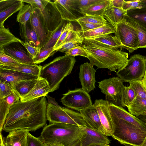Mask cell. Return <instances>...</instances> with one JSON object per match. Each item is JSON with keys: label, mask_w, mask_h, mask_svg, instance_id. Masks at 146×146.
Returning a JSON list of instances; mask_svg holds the SVG:
<instances>
[{"label": "cell", "mask_w": 146, "mask_h": 146, "mask_svg": "<svg viewBox=\"0 0 146 146\" xmlns=\"http://www.w3.org/2000/svg\"><path fill=\"white\" fill-rule=\"evenodd\" d=\"M47 102L46 96L25 102L20 100L11 106L2 131L9 132L26 129L34 131L46 125Z\"/></svg>", "instance_id": "cell-1"}, {"label": "cell", "mask_w": 146, "mask_h": 146, "mask_svg": "<svg viewBox=\"0 0 146 146\" xmlns=\"http://www.w3.org/2000/svg\"><path fill=\"white\" fill-rule=\"evenodd\" d=\"M89 54L90 63L98 68H106L117 72L127 65L128 54L90 38H84L80 45Z\"/></svg>", "instance_id": "cell-2"}, {"label": "cell", "mask_w": 146, "mask_h": 146, "mask_svg": "<svg viewBox=\"0 0 146 146\" xmlns=\"http://www.w3.org/2000/svg\"><path fill=\"white\" fill-rule=\"evenodd\" d=\"M84 134L81 127L61 123H54L43 127L39 137L44 143L69 146L81 140Z\"/></svg>", "instance_id": "cell-3"}, {"label": "cell", "mask_w": 146, "mask_h": 146, "mask_svg": "<svg viewBox=\"0 0 146 146\" xmlns=\"http://www.w3.org/2000/svg\"><path fill=\"white\" fill-rule=\"evenodd\" d=\"M76 62L75 57L64 55L56 57L42 66L39 77L46 80L50 92L57 90L63 79L71 72Z\"/></svg>", "instance_id": "cell-4"}, {"label": "cell", "mask_w": 146, "mask_h": 146, "mask_svg": "<svg viewBox=\"0 0 146 146\" xmlns=\"http://www.w3.org/2000/svg\"><path fill=\"white\" fill-rule=\"evenodd\" d=\"M46 116L47 120L50 123H61L87 126L82 115L80 113L59 106L55 100L49 96L47 97Z\"/></svg>", "instance_id": "cell-5"}, {"label": "cell", "mask_w": 146, "mask_h": 146, "mask_svg": "<svg viewBox=\"0 0 146 146\" xmlns=\"http://www.w3.org/2000/svg\"><path fill=\"white\" fill-rule=\"evenodd\" d=\"M111 117L115 129L111 136L122 144L141 146L145 138L146 132L123 120Z\"/></svg>", "instance_id": "cell-6"}, {"label": "cell", "mask_w": 146, "mask_h": 146, "mask_svg": "<svg viewBox=\"0 0 146 146\" xmlns=\"http://www.w3.org/2000/svg\"><path fill=\"white\" fill-rule=\"evenodd\" d=\"M146 70V56L137 54L128 59L123 69L117 71L116 75L123 82L141 80Z\"/></svg>", "instance_id": "cell-7"}, {"label": "cell", "mask_w": 146, "mask_h": 146, "mask_svg": "<svg viewBox=\"0 0 146 146\" xmlns=\"http://www.w3.org/2000/svg\"><path fill=\"white\" fill-rule=\"evenodd\" d=\"M114 33L121 45V49H127L130 54L139 48V40L137 31L125 19L117 25Z\"/></svg>", "instance_id": "cell-8"}, {"label": "cell", "mask_w": 146, "mask_h": 146, "mask_svg": "<svg viewBox=\"0 0 146 146\" xmlns=\"http://www.w3.org/2000/svg\"><path fill=\"white\" fill-rule=\"evenodd\" d=\"M123 81L118 77L106 79L99 82L98 87L105 95L106 100L110 104L122 106L121 91Z\"/></svg>", "instance_id": "cell-9"}, {"label": "cell", "mask_w": 146, "mask_h": 146, "mask_svg": "<svg viewBox=\"0 0 146 146\" xmlns=\"http://www.w3.org/2000/svg\"><path fill=\"white\" fill-rule=\"evenodd\" d=\"M60 101L65 106L79 111L93 105L90 95L82 88L69 90L63 94Z\"/></svg>", "instance_id": "cell-10"}, {"label": "cell", "mask_w": 146, "mask_h": 146, "mask_svg": "<svg viewBox=\"0 0 146 146\" xmlns=\"http://www.w3.org/2000/svg\"><path fill=\"white\" fill-rule=\"evenodd\" d=\"M110 103L102 99L96 100L93 104L96 108L102 126V133L107 136H111L115 126L110 113Z\"/></svg>", "instance_id": "cell-11"}, {"label": "cell", "mask_w": 146, "mask_h": 146, "mask_svg": "<svg viewBox=\"0 0 146 146\" xmlns=\"http://www.w3.org/2000/svg\"><path fill=\"white\" fill-rule=\"evenodd\" d=\"M29 21L31 26L37 34L41 49L48 41L52 33L49 32L46 27L41 11L39 8H34Z\"/></svg>", "instance_id": "cell-12"}, {"label": "cell", "mask_w": 146, "mask_h": 146, "mask_svg": "<svg viewBox=\"0 0 146 146\" xmlns=\"http://www.w3.org/2000/svg\"><path fill=\"white\" fill-rule=\"evenodd\" d=\"M44 25L52 33L59 26L62 19L54 2L50 0L45 7L41 10Z\"/></svg>", "instance_id": "cell-13"}, {"label": "cell", "mask_w": 146, "mask_h": 146, "mask_svg": "<svg viewBox=\"0 0 146 146\" xmlns=\"http://www.w3.org/2000/svg\"><path fill=\"white\" fill-rule=\"evenodd\" d=\"M54 2L62 20L77 22L82 17L80 11L76 6L74 0H55ZM82 15V14H81Z\"/></svg>", "instance_id": "cell-14"}, {"label": "cell", "mask_w": 146, "mask_h": 146, "mask_svg": "<svg viewBox=\"0 0 146 146\" xmlns=\"http://www.w3.org/2000/svg\"><path fill=\"white\" fill-rule=\"evenodd\" d=\"M90 63L86 62L80 66L79 77L82 88L89 93L95 88L96 70Z\"/></svg>", "instance_id": "cell-15"}, {"label": "cell", "mask_w": 146, "mask_h": 146, "mask_svg": "<svg viewBox=\"0 0 146 146\" xmlns=\"http://www.w3.org/2000/svg\"><path fill=\"white\" fill-rule=\"evenodd\" d=\"M109 107L112 116L123 120L146 132V124L128 112L123 107L115 106L111 103L110 104Z\"/></svg>", "instance_id": "cell-16"}, {"label": "cell", "mask_w": 146, "mask_h": 146, "mask_svg": "<svg viewBox=\"0 0 146 146\" xmlns=\"http://www.w3.org/2000/svg\"><path fill=\"white\" fill-rule=\"evenodd\" d=\"M81 127L84 132L81 139L82 146L94 144L109 145L110 140L108 136L98 130L92 129L87 126Z\"/></svg>", "instance_id": "cell-17"}, {"label": "cell", "mask_w": 146, "mask_h": 146, "mask_svg": "<svg viewBox=\"0 0 146 146\" xmlns=\"http://www.w3.org/2000/svg\"><path fill=\"white\" fill-rule=\"evenodd\" d=\"M39 77L16 71L0 68V80L9 83L14 87L20 82L37 79Z\"/></svg>", "instance_id": "cell-18"}, {"label": "cell", "mask_w": 146, "mask_h": 146, "mask_svg": "<svg viewBox=\"0 0 146 146\" xmlns=\"http://www.w3.org/2000/svg\"><path fill=\"white\" fill-rule=\"evenodd\" d=\"M21 43L14 42L3 47L5 53L22 64H33V60L26 52Z\"/></svg>", "instance_id": "cell-19"}, {"label": "cell", "mask_w": 146, "mask_h": 146, "mask_svg": "<svg viewBox=\"0 0 146 146\" xmlns=\"http://www.w3.org/2000/svg\"><path fill=\"white\" fill-rule=\"evenodd\" d=\"M50 92V88L47 82L39 77L32 90L27 94L21 97L20 100L25 102L46 96Z\"/></svg>", "instance_id": "cell-20"}, {"label": "cell", "mask_w": 146, "mask_h": 146, "mask_svg": "<svg viewBox=\"0 0 146 146\" xmlns=\"http://www.w3.org/2000/svg\"><path fill=\"white\" fill-rule=\"evenodd\" d=\"M82 115L86 126L102 133V126L97 110L93 104L87 108L79 111Z\"/></svg>", "instance_id": "cell-21"}, {"label": "cell", "mask_w": 146, "mask_h": 146, "mask_svg": "<svg viewBox=\"0 0 146 146\" xmlns=\"http://www.w3.org/2000/svg\"><path fill=\"white\" fill-rule=\"evenodd\" d=\"M28 131L27 130L21 129L9 132L5 137H4L5 146H27Z\"/></svg>", "instance_id": "cell-22"}, {"label": "cell", "mask_w": 146, "mask_h": 146, "mask_svg": "<svg viewBox=\"0 0 146 146\" xmlns=\"http://www.w3.org/2000/svg\"><path fill=\"white\" fill-rule=\"evenodd\" d=\"M19 25L21 38L31 45L41 48L37 34L31 26L29 20L25 25L20 23Z\"/></svg>", "instance_id": "cell-23"}, {"label": "cell", "mask_w": 146, "mask_h": 146, "mask_svg": "<svg viewBox=\"0 0 146 146\" xmlns=\"http://www.w3.org/2000/svg\"><path fill=\"white\" fill-rule=\"evenodd\" d=\"M127 11L111 6L105 11L104 17L115 29L117 25L125 19Z\"/></svg>", "instance_id": "cell-24"}, {"label": "cell", "mask_w": 146, "mask_h": 146, "mask_svg": "<svg viewBox=\"0 0 146 146\" xmlns=\"http://www.w3.org/2000/svg\"><path fill=\"white\" fill-rule=\"evenodd\" d=\"M110 0H103L101 2L80 9V13L83 16L94 15L103 17L105 11L111 5Z\"/></svg>", "instance_id": "cell-25"}, {"label": "cell", "mask_w": 146, "mask_h": 146, "mask_svg": "<svg viewBox=\"0 0 146 146\" xmlns=\"http://www.w3.org/2000/svg\"><path fill=\"white\" fill-rule=\"evenodd\" d=\"M42 66L36 64H21L11 66H0V68L16 71L39 76Z\"/></svg>", "instance_id": "cell-26"}, {"label": "cell", "mask_w": 146, "mask_h": 146, "mask_svg": "<svg viewBox=\"0 0 146 146\" xmlns=\"http://www.w3.org/2000/svg\"><path fill=\"white\" fill-rule=\"evenodd\" d=\"M125 19L137 31L139 40V48H146V27L140 22L127 14Z\"/></svg>", "instance_id": "cell-27"}, {"label": "cell", "mask_w": 146, "mask_h": 146, "mask_svg": "<svg viewBox=\"0 0 146 146\" xmlns=\"http://www.w3.org/2000/svg\"><path fill=\"white\" fill-rule=\"evenodd\" d=\"M115 31L116 29L110 23H107L106 25L91 30L81 31V36L83 38H90L102 35L111 34Z\"/></svg>", "instance_id": "cell-28"}, {"label": "cell", "mask_w": 146, "mask_h": 146, "mask_svg": "<svg viewBox=\"0 0 146 146\" xmlns=\"http://www.w3.org/2000/svg\"><path fill=\"white\" fill-rule=\"evenodd\" d=\"M23 42V41L15 36L9 28H5L4 24L0 25V47H3L14 42L22 44Z\"/></svg>", "instance_id": "cell-29"}, {"label": "cell", "mask_w": 146, "mask_h": 146, "mask_svg": "<svg viewBox=\"0 0 146 146\" xmlns=\"http://www.w3.org/2000/svg\"><path fill=\"white\" fill-rule=\"evenodd\" d=\"M127 108L129 112L136 117L146 116V99L136 97Z\"/></svg>", "instance_id": "cell-30"}, {"label": "cell", "mask_w": 146, "mask_h": 146, "mask_svg": "<svg viewBox=\"0 0 146 146\" xmlns=\"http://www.w3.org/2000/svg\"><path fill=\"white\" fill-rule=\"evenodd\" d=\"M116 49L121 48V45L115 36L111 34L100 35L90 38Z\"/></svg>", "instance_id": "cell-31"}, {"label": "cell", "mask_w": 146, "mask_h": 146, "mask_svg": "<svg viewBox=\"0 0 146 146\" xmlns=\"http://www.w3.org/2000/svg\"><path fill=\"white\" fill-rule=\"evenodd\" d=\"M66 21L62 20L59 26L52 32L49 38L44 47L41 49L53 47L59 39L67 23Z\"/></svg>", "instance_id": "cell-32"}, {"label": "cell", "mask_w": 146, "mask_h": 146, "mask_svg": "<svg viewBox=\"0 0 146 146\" xmlns=\"http://www.w3.org/2000/svg\"><path fill=\"white\" fill-rule=\"evenodd\" d=\"M136 96L132 88L129 86H123L121 91V102L122 107L127 108L133 102Z\"/></svg>", "instance_id": "cell-33"}, {"label": "cell", "mask_w": 146, "mask_h": 146, "mask_svg": "<svg viewBox=\"0 0 146 146\" xmlns=\"http://www.w3.org/2000/svg\"><path fill=\"white\" fill-rule=\"evenodd\" d=\"M24 5V2L19 0L13 4L0 12V25L4 24L5 21L14 13L19 11Z\"/></svg>", "instance_id": "cell-34"}, {"label": "cell", "mask_w": 146, "mask_h": 146, "mask_svg": "<svg viewBox=\"0 0 146 146\" xmlns=\"http://www.w3.org/2000/svg\"><path fill=\"white\" fill-rule=\"evenodd\" d=\"M34 8L29 4L24 5L19 11L17 15V21L19 23L25 25L30 20Z\"/></svg>", "instance_id": "cell-35"}, {"label": "cell", "mask_w": 146, "mask_h": 146, "mask_svg": "<svg viewBox=\"0 0 146 146\" xmlns=\"http://www.w3.org/2000/svg\"><path fill=\"white\" fill-rule=\"evenodd\" d=\"M38 79L23 81L15 86L14 88L19 94L21 97L27 94L32 90Z\"/></svg>", "instance_id": "cell-36"}, {"label": "cell", "mask_w": 146, "mask_h": 146, "mask_svg": "<svg viewBox=\"0 0 146 146\" xmlns=\"http://www.w3.org/2000/svg\"><path fill=\"white\" fill-rule=\"evenodd\" d=\"M127 15L140 22L146 27V7L128 11Z\"/></svg>", "instance_id": "cell-37"}, {"label": "cell", "mask_w": 146, "mask_h": 146, "mask_svg": "<svg viewBox=\"0 0 146 146\" xmlns=\"http://www.w3.org/2000/svg\"><path fill=\"white\" fill-rule=\"evenodd\" d=\"M73 29V26L71 23H67L59 39L54 46V51H57L61 48L64 44V42L69 33Z\"/></svg>", "instance_id": "cell-38"}, {"label": "cell", "mask_w": 146, "mask_h": 146, "mask_svg": "<svg viewBox=\"0 0 146 146\" xmlns=\"http://www.w3.org/2000/svg\"><path fill=\"white\" fill-rule=\"evenodd\" d=\"M129 86L133 90L136 97L146 99V90L141 80L129 82Z\"/></svg>", "instance_id": "cell-39"}, {"label": "cell", "mask_w": 146, "mask_h": 146, "mask_svg": "<svg viewBox=\"0 0 146 146\" xmlns=\"http://www.w3.org/2000/svg\"><path fill=\"white\" fill-rule=\"evenodd\" d=\"M77 21L103 25H106L108 23L107 21L103 17L94 15H85L78 18L77 19Z\"/></svg>", "instance_id": "cell-40"}, {"label": "cell", "mask_w": 146, "mask_h": 146, "mask_svg": "<svg viewBox=\"0 0 146 146\" xmlns=\"http://www.w3.org/2000/svg\"><path fill=\"white\" fill-rule=\"evenodd\" d=\"M12 106L4 99L0 100V131L3 128L6 117Z\"/></svg>", "instance_id": "cell-41"}, {"label": "cell", "mask_w": 146, "mask_h": 146, "mask_svg": "<svg viewBox=\"0 0 146 146\" xmlns=\"http://www.w3.org/2000/svg\"><path fill=\"white\" fill-rule=\"evenodd\" d=\"M22 64L6 54L3 47H0V66H11Z\"/></svg>", "instance_id": "cell-42"}, {"label": "cell", "mask_w": 146, "mask_h": 146, "mask_svg": "<svg viewBox=\"0 0 146 146\" xmlns=\"http://www.w3.org/2000/svg\"><path fill=\"white\" fill-rule=\"evenodd\" d=\"M54 47L44 49H41L40 52L33 60L34 64H38L44 61L52 55L56 51L53 50Z\"/></svg>", "instance_id": "cell-43"}, {"label": "cell", "mask_w": 146, "mask_h": 146, "mask_svg": "<svg viewBox=\"0 0 146 146\" xmlns=\"http://www.w3.org/2000/svg\"><path fill=\"white\" fill-rule=\"evenodd\" d=\"M16 91L10 84L0 80V100L5 98Z\"/></svg>", "instance_id": "cell-44"}, {"label": "cell", "mask_w": 146, "mask_h": 146, "mask_svg": "<svg viewBox=\"0 0 146 146\" xmlns=\"http://www.w3.org/2000/svg\"><path fill=\"white\" fill-rule=\"evenodd\" d=\"M146 7L142 0H124L122 9L126 11Z\"/></svg>", "instance_id": "cell-45"}, {"label": "cell", "mask_w": 146, "mask_h": 146, "mask_svg": "<svg viewBox=\"0 0 146 146\" xmlns=\"http://www.w3.org/2000/svg\"><path fill=\"white\" fill-rule=\"evenodd\" d=\"M81 35V31H80L78 30L75 31L73 29L69 33L64 42V44L68 42L73 41L78 43L80 45L84 39L82 38Z\"/></svg>", "instance_id": "cell-46"}, {"label": "cell", "mask_w": 146, "mask_h": 146, "mask_svg": "<svg viewBox=\"0 0 146 146\" xmlns=\"http://www.w3.org/2000/svg\"><path fill=\"white\" fill-rule=\"evenodd\" d=\"M65 55L75 57L80 56L88 58L89 54L85 49L81 46L72 48L65 52Z\"/></svg>", "instance_id": "cell-47"}, {"label": "cell", "mask_w": 146, "mask_h": 146, "mask_svg": "<svg viewBox=\"0 0 146 146\" xmlns=\"http://www.w3.org/2000/svg\"><path fill=\"white\" fill-rule=\"evenodd\" d=\"M22 44L27 50L29 56L33 60L40 52L41 48L30 45L28 42L23 41Z\"/></svg>", "instance_id": "cell-48"}, {"label": "cell", "mask_w": 146, "mask_h": 146, "mask_svg": "<svg viewBox=\"0 0 146 146\" xmlns=\"http://www.w3.org/2000/svg\"><path fill=\"white\" fill-rule=\"evenodd\" d=\"M23 2L27 3L34 8H38L42 10L44 8L50 0H21Z\"/></svg>", "instance_id": "cell-49"}, {"label": "cell", "mask_w": 146, "mask_h": 146, "mask_svg": "<svg viewBox=\"0 0 146 146\" xmlns=\"http://www.w3.org/2000/svg\"><path fill=\"white\" fill-rule=\"evenodd\" d=\"M27 146H44L40 138L34 136L28 131L27 135Z\"/></svg>", "instance_id": "cell-50"}, {"label": "cell", "mask_w": 146, "mask_h": 146, "mask_svg": "<svg viewBox=\"0 0 146 146\" xmlns=\"http://www.w3.org/2000/svg\"><path fill=\"white\" fill-rule=\"evenodd\" d=\"M103 0H74L76 7L80 9L102 1Z\"/></svg>", "instance_id": "cell-51"}, {"label": "cell", "mask_w": 146, "mask_h": 146, "mask_svg": "<svg viewBox=\"0 0 146 146\" xmlns=\"http://www.w3.org/2000/svg\"><path fill=\"white\" fill-rule=\"evenodd\" d=\"M77 22L81 27L82 32L88 31L104 25L102 24H93L80 21H77Z\"/></svg>", "instance_id": "cell-52"}, {"label": "cell", "mask_w": 146, "mask_h": 146, "mask_svg": "<svg viewBox=\"0 0 146 146\" xmlns=\"http://www.w3.org/2000/svg\"><path fill=\"white\" fill-rule=\"evenodd\" d=\"M79 46H80V44L76 42H69L64 44L58 51L65 52L72 48Z\"/></svg>", "instance_id": "cell-53"}, {"label": "cell", "mask_w": 146, "mask_h": 146, "mask_svg": "<svg viewBox=\"0 0 146 146\" xmlns=\"http://www.w3.org/2000/svg\"><path fill=\"white\" fill-rule=\"evenodd\" d=\"M19 0H0V12L13 4L17 2Z\"/></svg>", "instance_id": "cell-54"}, {"label": "cell", "mask_w": 146, "mask_h": 146, "mask_svg": "<svg viewBox=\"0 0 146 146\" xmlns=\"http://www.w3.org/2000/svg\"><path fill=\"white\" fill-rule=\"evenodd\" d=\"M112 5L115 7L122 9L124 0H110Z\"/></svg>", "instance_id": "cell-55"}, {"label": "cell", "mask_w": 146, "mask_h": 146, "mask_svg": "<svg viewBox=\"0 0 146 146\" xmlns=\"http://www.w3.org/2000/svg\"><path fill=\"white\" fill-rule=\"evenodd\" d=\"M141 81L144 88L146 90V70L144 76Z\"/></svg>", "instance_id": "cell-56"}, {"label": "cell", "mask_w": 146, "mask_h": 146, "mask_svg": "<svg viewBox=\"0 0 146 146\" xmlns=\"http://www.w3.org/2000/svg\"><path fill=\"white\" fill-rule=\"evenodd\" d=\"M0 146H5L4 141V137L2 134L1 132H0Z\"/></svg>", "instance_id": "cell-57"}, {"label": "cell", "mask_w": 146, "mask_h": 146, "mask_svg": "<svg viewBox=\"0 0 146 146\" xmlns=\"http://www.w3.org/2000/svg\"><path fill=\"white\" fill-rule=\"evenodd\" d=\"M137 117L146 123V116H139Z\"/></svg>", "instance_id": "cell-58"}, {"label": "cell", "mask_w": 146, "mask_h": 146, "mask_svg": "<svg viewBox=\"0 0 146 146\" xmlns=\"http://www.w3.org/2000/svg\"><path fill=\"white\" fill-rule=\"evenodd\" d=\"M69 146H82L81 140Z\"/></svg>", "instance_id": "cell-59"}, {"label": "cell", "mask_w": 146, "mask_h": 146, "mask_svg": "<svg viewBox=\"0 0 146 146\" xmlns=\"http://www.w3.org/2000/svg\"><path fill=\"white\" fill-rule=\"evenodd\" d=\"M44 144V146H63L62 145L58 144H52L47 143H45Z\"/></svg>", "instance_id": "cell-60"}, {"label": "cell", "mask_w": 146, "mask_h": 146, "mask_svg": "<svg viewBox=\"0 0 146 146\" xmlns=\"http://www.w3.org/2000/svg\"><path fill=\"white\" fill-rule=\"evenodd\" d=\"M88 146H110V145H102V144H94L89 145Z\"/></svg>", "instance_id": "cell-61"}, {"label": "cell", "mask_w": 146, "mask_h": 146, "mask_svg": "<svg viewBox=\"0 0 146 146\" xmlns=\"http://www.w3.org/2000/svg\"><path fill=\"white\" fill-rule=\"evenodd\" d=\"M141 146H146V136Z\"/></svg>", "instance_id": "cell-62"}, {"label": "cell", "mask_w": 146, "mask_h": 146, "mask_svg": "<svg viewBox=\"0 0 146 146\" xmlns=\"http://www.w3.org/2000/svg\"><path fill=\"white\" fill-rule=\"evenodd\" d=\"M142 2L143 4L146 6V0H142Z\"/></svg>", "instance_id": "cell-63"}, {"label": "cell", "mask_w": 146, "mask_h": 146, "mask_svg": "<svg viewBox=\"0 0 146 146\" xmlns=\"http://www.w3.org/2000/svg\"><path fill=\"white\" fill-rule=\"evenodd\" d=\"M125 146H135L128 144H125L124 145Z\"/></svg>", "instance_id": "cell-64"}]
</instances>
